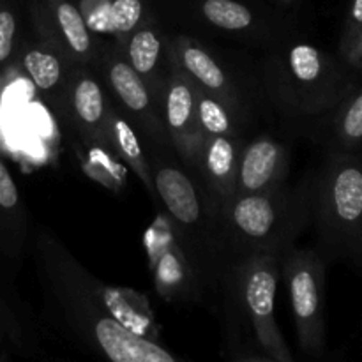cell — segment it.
Instances as JSON below:
<instances>
[{
    "label": "cell",
    "mask_w": 362,
    "mask_h": 362,
    "mask_svg": "<svg viewBox=\"0 0 362 362\" xmlns=\"http://www.w3.org/2000/svg\"><path fill=\"white\" fill-rule=\"evenodd\" d=\"M35 247L46 297L83 345L106 362H184L112 317L99 296L101 283L52 233H41Z\"/></svg>",
    "instance_id": "1"
},
{
    "label": "cell",
    "mask_w": 362,
    "mask_h": 362,
    "mask_svg": "<svg viewBox=\"0 0 362 362\" xmlns=\"http://www.w3.org/2000/svg\"><path fill=\"white\" fill-rule=\"evenodd\" d=\"M313 175L296 187L267 193H235L218 212V233L226 269L257 253L283 257L311 223Z\"/></svg>",
    "instance_id": "2"
},
{
    "label": "cell",
    "mask_w": 362,
    "mask_h": 362,
    "mask_svg": "<svg viewBox=\"0 0 362 362\" xmlns=\"http://www.w3.org/2000/svg\"><path fill=\"white\" fill-rule=\"evenodd\" d=\"M265 88L288 117L313 119L334 112L354 85L331 55L311 42H293L274 53L264 69Z\"/></svg>",
    "instance_id": "3"
},
{
    "label": "cell",
    "mask_w": 362,
    "mask_h": 362,
    "mask_svg": "<svg viewBox=\"0 0 362 362\" xmlns=\"http://www.w3.org/2000/svg\"><path fill=\"white\" fill-rule=\"evenodd\" d=\"M281 257L257 253L232 262L221 278L225 308L233 332L251 339V349L279 362H296L276 320Z\"/></svg>",
    "instance_id": "4"
},
{
    "label": "cell",
    "mask_w": 362,
    "mask_h": 362,
    "mask_svg": "<svg viewBox=\"0 0 362 362\" xmlns=\"http://www.w3.org/2000/svg\"><path fill=\"white\" fill-rule=\"evenodd\" d=\"M311 223L331 257L362 264V154H329L313 175Z\"/></svg>",
    "instance_id": "5"
},
{
    "label": "cell",
    "mask_w": 362,
    "mask_h": 362,
    "mask_svg": "<svg viewBox=\"0 0 362 362\" xmlns=\"http://www.w3.org/2000/svg\"><path fill=\"white\" fill-rule=\"evenodd\" d=\"M279 271L288 290L300 349L310 356H320L325 346L324 258L315 250L290 247L283 253Z\"/></svg>",
    "instance_id": "6"
},
{
    "label": "cell",
    "mask_w": 362,
    "mask_h": 362,
    "mask_svg": "<svg viewBox=\"0 0 362 362\" xmlns=\"http://www.w3.org/2000/svg\"><path fill=\"white\" fill-rule=\"evenodd\" d=\"M154 99L173 152L193 173L202 145L197 117V88L193 80L170 60V71L156 88Z\"/></svg>",
    "instance_id": "7"
},
{
    "label": "cell",
    "mask_w": 362,
    "mask_h": 362,
    "mask_svg": "<svg viewBox=\"0 0 362 362\" xmlns=\"http://www.w3.org/2000/svg\"><path fill=\"white\" fill-rule=\"evenodd\" d=\"M156 288L170 303H197L204 293V279L198 274L189 255L177 239L168 219L158 218L147 232Z\"/></svg>",
    "instance_id": "8"
},
{
    "label": "cell",
    "mask_w": 362,
    "mask_h": 362,
    "mask_svg": "<svg viewBox=\"0 0 362 362\" xmlns=\"http://www.w3.org/2000/svg\"><path fill=\"white\" fill-rule=\"evenodd\" d=\"M103 69H105L106 83L112 88L113 95L120 106L126 108L127 119L136 122L140 133L152 145L172 148L151 88L127 62L120 46H113L103 55Z\"/></svg>",
    "instance_id": "9"
},
{
    "label": "cell",
    "mask_w": 362,
    "mask_h": 362,
    "mask_svg": "<svg viewBox=\"0 0 362 362\" xmlns=\"http://www.w3.org/2000/svg\"><path fill=\"white\" fill-rule=\"evenodd\" d=\"M243 138L239 133L204 136L193 177L204 191L211 212L216 216L235 193V173Z\"/></svg>",
    "instance_id": "10"
},
{
    "label": "cell",
    "mask_w": 362,
    "mask_h": 362,
    "mask_svg": "<svg viewBox=\"0 0 362 362\" xmlns=\"http://www.w3.org/2000/svg\"><path fill=\"white\" fill-rule=\"evenodd\" d=\"M290 152L271 134H260L240 147L235 193H267L286 184ZM233 193V194H235Z\"/></svg>",
    "instance_id": "11"
},
{
    "label": "cell",
    "mask_w": 362,
    "mask_h": 362,
    "mask_svg": "<svg viewBox=\"0 0 362 362\" xmlns=\"http://www.w3.org/2000/svg\"><path fill=\"white\" fill-rule=\"evenodd\" d=\"M170 60L194 81L200 88L221 99L232 112L240 108L239 94L221 64L189 37L173 39L170 46Z\"/></svg>",
    "instance_id": "12"
},
{
    "label": "cell",
    "mask_w": 362,
    "mask_h": 362,
    "mask_svg": "<svg viewBox=\"0 0 362 362\" xmlns=\"http://www.w3.org/2000/svg\"><path fill=\"white\" fill-rule=\"evenodd\" d=\"M67 83V112L71 122L85 140L110 147L108 141V103L105 92L87 71H73Z\"/></svg>",
    "instance_id": "13"
},
{
    "label": "cell",
    "mask_w": 362,
    "mask_h": 362,
    "mask_svg": "<svg viewBox=\"0 0 362 362\" xmlns=\"http://www.w3.org/2000/svg\"><path fill=\"white\" fill-rule=\"evenodd\" d=\"M53 27H55L57 46L69 53L71 60L78 64H88L95 57L94 39L90 28L85 23L80 9L69 0H49Z\"/></svg>",
    "instance_id": "14"
},
{
    "label": "cell",
    "mask_w": 362,
    "mask_h": 362,
    "mask_svg": "<svg viewBox=\"0 0 362 362\" xmlns=\"http://www.w3.org/2000/svg\"><path fill=\"white\" fill-rule=\"evenodd\" d=\"M108 141L110 148H113L133 168V172L140 177L144 186L152 194L151 165L141 147L140 136L131 126V120L115 106H108Z\"/></svg>",
    "instance_id": "15"
},
{
    "label": "cell",
    "mask_w": 362,
    "mask_h": 362,
    "mask_svg": "<svg viewBox=\"0 0 362 362\" xmlns=\"http://www.w3.org/2000/svg\"><path fill=\"white\" fill-rule=\"evenodd\" d=\"M120 49H122L127 62L133 66V69L144 78L145 83L151 88L152 95H154L156 88L161 83L158 69L163 55V41L158 30L151 23H141L127 37V41L124 42Z\"/></svg>",
    "instance_id": "16"
},
{
    "label": "cell",
    "mask_w": 362,
    "mask_h": 362,
    "mask_svg": "<svg viewBox=\"0 0 362 362\" xmlns=\"http://www.w3.org/2000/svg\"><path fill=\"white\" fill-rule=\"evenodd\" d=\"M332 115V152H352L362 145V88H352Z\"/></svg>",
    "instance_id": "17"
},
{
    "label": "cell",
    "mask_w": 362,
    "mask_h": 362,
    "mask_svg": "<svg viewBox=\"0 0 362 362\" xmlns=\"http://www.w3.org/2000/svg\"><path fill=\"white\" fill-rule=\"evenodd\" d=\"M194 88H197V117L202 138L239 133L235 120H233V115L237 113L232 112L221 99L205 92L197 83H194Z\"/></svg>",
    "instance_id": "18"
},
{
    "label": "cell",
    "mask_w": 362,
    "mask_h": 362,
    "mask_svg": "<svg viewBox=\"0 0 362 362\" xmlns=\"http://www.w3.org/2000/svg\"><path fill=\"white\" fill-rule=\"evenodd\" d=\"M23 69L39 90L52 94L62 83V62L49 48H30L23 55Z\"/></svg>",
    "instance_id": "19"
},
{
    "label": "cell",
    "mask_w": 362,
    "mask_h": 362,
    "mask_svg": "<svg viewBox=\"0 0 362 362\" xmlns=\"http://www.w3.org/2000/svg\"><path fill=\"white\" fill-rule=\"evenodd\" d=\"M202 14L211 25L228 32L247 30L255 23L250 7L237 0H204Z\"/></svg>",
    "instance_id": "20"
},
{
    "label": "cell",
    "mask_w": 362,
    "mask_h": 362,
    "mask_svg": "<svg viewBox=\"0 0 362 362\" xmlns=\"http://www.w3.org/2000/svg\"><path fill=\"white\" fill-rule=\"evenodd\" d=\"M144 23L141 0H112L110 7V34L122 48L131 34Z\"/></svg>",
    "instance_id": "21"
},
{
    "label": "cell",
    "mask_w": 362,
    "mask_h": 362,
    "mask_svg": "<svg viewBox=\"0 0 362 362\" xmlns=\"http://www.w3.org/2000/svg\"><path fill=\"white\" fill-rule=\"evenodd\" d=\"M110 7L112 0H80V13L90 32L110 34Z\"/></svg>",
    "instance_id": "22"
},
{
    "label": "cell",
    "mask_w": 362,
    "mask_h": 362,
    "mask_svg": "<svg viewBox=\"0 0 362 362\" xmlns=\"http://www.w3.org/2000/svg\"><path fill=\"white\" fill-rule=\"evenodd\" d=\"M0 211L7 214H21L20 191L2 159H0Z\"/></svg>",
    "instance_id": "23"
},
{
    "label": "cell",
    "mask_w": 362,
    "mask_h": 362,
    "mask_svg": "<svg viewBox=\"0 0 362 362\" xmlns=\"http://www.w3.org/2000/svg\"><path fill=\"white\" fill-rule=\"evenodd\" d=\"M16 35V18L9 9H0V64L6 62L13 53Z\"/></svg>",
    "instance_id": "24"
},
{
    "label": "cell",
    "mask_w": 362,
    "mask_h": 362,
    "mask_svg": "<svg viewBox=\"0 0 362 362\" xmlns=\"http://www.w3.org/2000/svg\"><path fill=\"white\" fill-rule=\"evenodd\" d=\"M362 28V0H352L349 14H346L345 27L341 32V42H339V52H345Z\"/></svg>",
    "instance_id": "25"
},
{
    "label": "cell",
    "mask_w": 362,
    "mask_h": 362,
    "mask_svg": "<svg viewBox=\"0 0 362 362\" xmlns=\"http://www.w3.org/2000/svg\"><path fill=\"white\" fill-rule=\"evenodd\" d=\"M341 55L350 66L362 71V28L359 30V34L354 37V41L350 42L349 48H346Z\"/></svg>",
    "instance_id": "26"
},
{
    "label": "cell",
    "mask_w": 362,
    "mask_h": 362,
    "mask_svg": "<svg viewBox=\"0 0 362 362\" xmlns=\"http://www.w3.org/2000/svg\"><path fill=\"white\" fill-rule=\"evenodd\" d=\"M228 362H279L253 349H237Z\"/></svg>",
    "instance_id": "27"
},
{
    "label": "cell",
    "mask_w": 362,
    "mask_h": 362,
    "mask_svg": "<svg viewBox=\"0 0 362 362\" xmlns=\"http://www.w3.org/2000/svg\"><path fill=\"white\" fill-rule=\"evenodd\" d=\"M281 2H283V4H292L293 0H281Z\"/></svg>",
    "instance_id": "28"
}]
</instances>
